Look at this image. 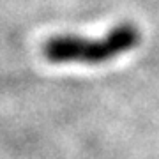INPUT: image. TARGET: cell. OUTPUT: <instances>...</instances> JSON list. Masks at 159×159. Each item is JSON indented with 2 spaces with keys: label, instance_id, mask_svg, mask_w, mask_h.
<instances>
[{
  "label": "cell",
  "instance_id": "obj_1",
  "mask_svg": "<svg viewBox=\"0 0 159 159\" xmlns=\"http://www.w3.org/2000/svg\"><path fill=\"white\" fill-rule=\"evenodd\" d=\"M140 37L133 23H120L99 39L53 35L43 46V55L51 64H102L136 48Z\"/></svg>",
  "mask_w": 159,
  "mask_h": 159
}]
</instances>
